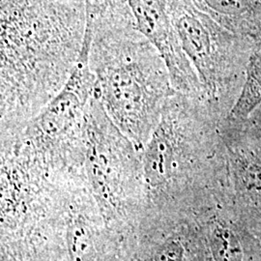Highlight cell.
Wrapping results in <instances>:
<instances>
[{"mask_svg":"<svg viewBox=\"0 0 261 261\" xmlns=\"http://www.w3.org/2000/svg\"><path fill=\"white\" fill-rule=\"evenodd\" d=\"M1 132L21 129L72 75L87 29L86 0H1Z\"/></svg>","mask_w":261,"mask_h":261,"instance_id":"obj_1","label":"cell"},{"mask_svg":"<svg viewBox=\"0 0 261 261\" xmlns=\"http://www.w3.org/2000/svg\"><path fill=\"white\" fill-rule=\"evenodd\" d=\"M184 247L178 240H167L154 252L153 261H184Z\"/></svg>","mask_w":261,"mask_h":261,"instance_id":"obj_8","label":"cell"},{"mask_svg":"<svg viewBox=\"0 0 261 261\" xmlns=\"http://www.w3.org/2000/svg\"><path fill=\"white\" fill-rule=\"evenodd\" d=\"M83 168L108 225L140 219L147 203L141 152L95 96L84 116Z\"/></svg>","mask_w":261,"mask_h":261,"instance_id":"obj_3","label":"cell"},{"mask_svg":"<svg viewBox=\"0 0 261 261\" xmlns=\"http://www.w3.org/2000/svg\"><path fill=\"white\" fill-rule=\"evenodd\" d=\"M209 245L215 261H244V251L237 234L223 224L210 231Z\"/></svg>","mask_w":261,"mask_h":261,"instance_id":"obj_7","label":"cell"},{"mask_svg":"<svg viewBox=\"0 0 261 261\" xmlns=\"http://www.w3.org/2000/svg\"><path fill=\"white\" fill-rule=\"evenodd\" d=\"M136 28L158 49L168 66L172 86L182 91L196 89V77L181 47L169 0H128Z\"/></svg>","mask_w":261,"mask_h":261,"instance_id":"obj_4","label":"cell"},{"mask_svg":"<svg viewBox=\"0 0 261 261\" xmlns=\"http://www.w3.org/2000/svg\"><path fill=\"white\" fill-rule=\"evenodd\" d=\"M261 102V46L252 56L242 93L230 112V117L247 116Z\"/></svg>","mask_w":261,"mask_h":261,"instance_id":"obj_6","label":"cell"},{"mask_svg":"<svg viewBox=\"0 0 261 261\" xmlns=\"http://www.w3.org/2000/svg\"><path fill=\"white\" fill-rule=\"evenodd\" d=\"M169 7L185 55L203 84L214 89L223 60L222 44L214 23L188 0H169Z\"/></svg>","mask_w":261,"mask_h":261,"instance_id":"obj_5","label":"cell"},{"mask_svg":"<svg viewBox=\"0 0 261 261\" xmlns=\"http://www.w3.org/2000/svg\"><path fill=\"white\" fill-rule=\"evenodd\" d=\"M89 66L94 96L114 125L142 153L173 96L168 66L136 28L130 6L90 16Z\"/></svg>","mask_w":261,"mask_h":261,"instance_id":"obj_2","label":"cell"}]
</instances>
